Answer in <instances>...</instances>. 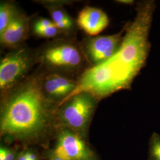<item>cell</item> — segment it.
<instances>
[{
	"label": "cell",
	"mask_w": 160,
	"mask_h": 160,
	"mask_svg": "<svg viewBox=\"0 0 160 160\" xmlns=\"http://www.w3.org/2000/svg\"><path fill=\"white\" fill-rule=\"evenodd\" d=\"M117 2L121 4H131L133 3L132 1H118Z\"/></svg>",
	"instance_id": "18"
},
{
	"label": "cell",
	"mask_w": 160,
	"mask_h": 160,
	"mask_svg": "<svg viewBox=\"0 0 160 160\" xmlns=\"http://www.w3.org/2000/svg\"><path fill=\"white\" fill-rule=\"evenodd\" d=\"M36 51L37 63L48 71L75 78L90 67L80 43L68 38L52 40Z\"/></svg>",
	"instance_id": "3"
},
{
	"label": "cell",
	"mask_w": 160,
	"mask_h": 160,
	"mask_svg": "<svg viewBox=\"0 0 160 160\" xmlns=\"http://www.w3.org/2000/svg\"><path fill=\"white\" fill-rule=\"evenodd\" d=\"M155 9L154 1L138 4L135 17L125 27L119 50L107 61L89 67L80 75L77 87L68 98L88 92L101 100L131 87L148 56L151 47L149 34Z\"/></svg>",
	"instance_id": "1"
},
{
	"label": "cell",
	"mask_w": 160,
	"mask_h": 160,
	"mask_svg": "<svg viewBox=\"0 0 160 160\" xmlns=\"http://www.w3.org/2000/svg\"><path fill=\"white\" fill-rule=\"evenodd\" d=\"M17 160H28L27 151H24L18 155Z\"/></svg>",
	"instance_id": "17"
},
{
	"label": "cell",
	"mask_w": 160,
	"mask_h": 160,
	"mask_svg": "<svg viewBox=\"0 0 160 160\" xmlns=\"http://www.w3.org/2000/svg\"><path fill=\"white\" fill-rule=\"evenodd\" d=\"M52 155L65 160H97L81 137L68 128L60 127Z\"/></svg>",
	"instance_id": "7"
},
{
	"label": "cell",
	"mask_w": 160,
	"mask_h": 160,
	"mask_svg": "<svg viewBox=\"0 0 160 160\" xmlns=\"http://www.w3.org/2000/svg\"><path fill=\"white\" fill-rule=\"evenodd\" d=\"M99 101L88 92H81L69 97L58 106L57 125L82 137L88 129Z\"/></svg>",
	"instance_id": "4"
},
{
	"label": "cell",
	"mask_w": 160,
	"mask_h": 160,
	"mask_svg": "<svg viewBox=\"0 0 160 160\" xmlns=\"http://www.w3.org/2000/svg\"><path fill=\"white\" fill-rule=\"evenodd\" d=\"M49 160H63V159H61V158H58L57 157H55V156H54L52 154L51 155V157H50V158H49Z\"/></svg>",
	"instance_id": "19"
},
{
	"label": "cell",
	"mask_w": 160,
	"mask_h": 160,
	"mask_svg": "<svg viewBox=\"0 0 160 160\" xmlns=\"http://www.w3.org/2000/svg\"><path fill=\"white\" fill-rule=\"evenodd\" d=\"M31 18L21 12L0 34L1 45L11 49L22 46L31 32Z\"/></svg>",
	"instance_id": "9"
},
{
	"label": "cell",
	"mask_w": 160,
	"mask_h": 160,
	"mask_svg": "<svg viewBox=\"0 0 160 160\" xmlns=\"http://www.w3.org/2000/svg\"><path fill=\"white\" fill-rule=\"evenodd\" d=\"M1 98V136L22 141L32 139L57 124L58 106L43 94L38 73L29 75Z\"/></svg>",
	"instance_id": "2"
},
{
	"label": "cell",
	"mask_w": 160,
	"mask_h": 160,
	"mask_svg": "<svg viewBox=\"0 0 160 160\" xmlns=\"http://www.w3.org/2000/svg\"><path fill=\"white\" fill-rule=\"evenodd\" d=\"M17 5L12 1H1L0 3V34L8 24L21 12Z\"/></svg>",
	"instance_id": "12"
},
{
	"label": "cell",
	"mask_w": 160,
	"mask_h": 160,
	"mask_svg": "<svg viewBox=\"0 0 160 160\" xmlns=\"http://www.w3.org/2000/svg\"><path fill=\"white\" fill-rule=\"evenodd\" d=\"M31 32L36 37L46 39L55 38L59 36H61V35H64L60 30L58 29L55 24L48 28L31 27Z\"/></svg>",
	"instance_id": "13"
},
{
	"label": "cell",
	"mask_w": 160,
	"mask_h": 160,
	"mask_svg": "<svg viewBox=\"0 0 160 160\" xmlns=\"http://www.w3.org/2000/svg\"><path fill=\"white\" fill-rule=\"evenodd\" d=\"M125 28L111 35L88 36L80 43L90 67L97 66L112 57L120 48Z\"/></svg>",
	"instance_id": "6"
},
{
	"label": "cell",
	"mask_w": 160,
	"mask_h": 160,
	"mask_svg": "<svg viewBox=\"0 0 160 160\" xmlns=\"http://www.w3.org/2000/svg\"><path fill=\"white\" fill-rule=\"evenodd\" d=\"M38 74L43 94L58 106L67 99L77 87V79L66 75L46 69Z\"/></svg>",
	"instance_id": "8"
},
{
	"label": "cell",
	"mask_w": 160,
	"mask_h": 160,
	"mask_svg": "<svg viewBox=\"0 0 160 160\" xmlns=\"http://www.w3.org/2000/svg\"><path fill=\"white\" fill-rule=\"evenodd\" d=\"M40 2L48 10L53 23L65 36H68L74 33L78 28L77 22L63 7L64 4H69V1H44Z\"/></svg>",
	"instance_id": "11"
},
{
	"label": "cell",
	"mask_w": 160,
	"mask_h": 160,
	"mask_svg": "<svg viewBox=\"0 0 160 160\" xmlns=\"http://www.w3.org/2000/svg\"><path fill=\"white\" fill-rule=\"evenodd\" d=\"M76 22L78 28L88 36H96L108 26L109 18L102 10L86 6L79 12Z\"/></svg>",
	"instance_id": "10"
},
{
	"label": "cell",
	"mask_w": 160,
	"mask_h": 160,
	"mask_svg": "<svg viewBox=\"0 0 160 160\" xmlns=\"http://www.w3.org/2000/svg\"><path fill=\"white\" fill-rule=\"evenodd\" d=\"M28 160H38L37 155L32 151H27Z\"/></svg>",
	"instance_id": "16"
},
{
	"label": "cell",
	"mask_w": 160,
	"mask_h": 160,
	"mask_svg": "<svg viewBox=\"0 0 160 160\" xmlns=\"http://www.w3.org/2000/svg\"><path fill=\"white\" fill-rule=\"evenodd\" d=\"M148 160H160V135L155 132L149 140Z\"/></svg>",
	"instance_id": "14"
},
{
	"label": "cell",
	"mask_w": 160,
	"mask_h": 160,
	"mask_svg": "<svg viewBox=\"0 0 160 160\" xmlns=\"http://www.w3.org/2000/svg\"><path fill=\"white\" fill-rule=\"evenodd\" d=\"M36 63H38L36 51L23 45L12 49L2 58L0 62L1 97L26 79Z\"/></svg>",
	"instance_id": "5"
},
{
	"label": "cell",
	"mask_w": 160,
	"mask_h": 160,
	"mask_svg": "<svg viewBox=\"0 0 160 160\" xmlns=\"http://www.w3.org/2000/svg\"><path fill=\"white\" fill-rule=\"evenodd\" d=\"M15 159H16V154L14 152L9 149L7 148L6 157L4 160H15Z\"/></svg>",
	"instance_id": "15"
}]
</instances>
